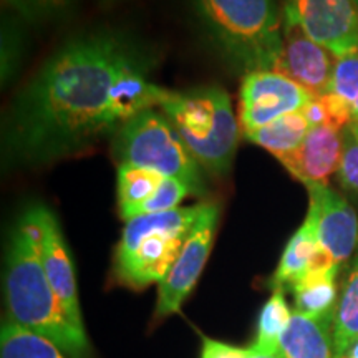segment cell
Wrapping results in <instances>:
<instances>
[{
  "label": "cell",
  "instance_id": "obj_1",
  "mask_svg": "<svg viewBox=\"0 0 358 358\" xmlns=\"http://www.w3.org/2000/svg\"><path fill=\"white\" fill-rule=\"evenodd\" d=\"M143 58L113 32L83 34L62 45L15 96L3 123L8 166H42L73 156L113 133L108 101L120 73Z\"/></svg>",
  "mask_w": 358,
  "mask_h": 358
},
{
  "label": "cell",
  "instance_id": "obj_2",
  "mask_svg": "<svg viewBox=\"0 0 358 358\" xmlns=\"http://www.w3.org/2000/svg\"><path fill=\"white\" fill-rule=\"evenodd\" d=\"M6 264L8 317L52 340L62 352L82 358L88 350L87 334L66 315L42 262L38 206L27 209L13 226Z\"/></svg>",
  "mask_w": 358,
  "mask_h": 358
},
{
  "label": "cell",
  "instance_id": "obj_3",
  "mask_svg": "<svg viewBox=\"0 0 358 358\" xmlns=\"http://www.w3.org/2000/svg\"><path fill=\"white\" fill-rule=\"evenodd\" d=\"M196 13L232 64L252 71H275L282 30L275 0H192Z\"/></svg>",
  "mask_w": 358,
  "mask_h": 358
},
{
  "label": "cell",
  "instance_id": "obj_4",
  "mask_svg": "<svg viewBox=\"0 0 358 358\" xmlns=\"http://www.w3.org/2000/svg\"><path fill=\"white\" fill-rule=\"evenodd\" d=\"M199 166L214 176L231 169L241 128L231 96L221 87L169 92L159 105Z\"/></svg>",
  "mask_w": 358,
  "mask_h": 358
},
{
  "label": "cell",
  "instance_id": "obj_5",
  "mask_svg": "<svg viewBox=\"0 0 358 358\" xmlns=\"http://www.w3.org/2000/svg\"><path fill=\"white\" fill-rule=\"evenodd\" d=\"M204 204L143 214L127 221L115 250L116 279L133 289L159 284L203 214Z\"/></svg>",
  "mask_w": 358,
  "mask_h": 358
},
{
  "label": "cell",
  "instance_id": "obj_6",
  "mask_svg": "<svg viewBox=\"0 0 358 358\" xmlns=\"http://www.w3.org/2000/svg\"><path fill=\"white\" fill-rule=\"evenodd\" d=\"M113 155L120 164L150 169L164 178L186 182L192 192H203L201 166L164 115L146 110L115 131Z\"/></svg>",
  "mask_w": 358,
  "mask_h": 358
},
{
  "label": "cell",
  "instance_id": "obj_7",
  "mask_svg": "<svg viewBox=\"0 0 358 358\" xmlns=\"http://www.w3.org/2000/svg\"><path fill=\"white\" fill-rule=\"evenodd\" d=\"M217 222L219 206L216 203H206L203 214L187 236L173 267L158 284V302H156L155 317L158 319L169 317L171 313H176L185 303L208 262Z\"/></svg>",
  "mask_w": 358,
  "mask_h": 358
},
{
  "label": "cell",
  "instance_id": "obj_8",
  "mask_svg": "<svg viewBox=\"0 0 358 358\" xmlns=\"http://www.w3.org/2000/svg\"><path fill=\"white\" fill-rule=\"evenodd\" d=\"M310 95L292 80L275 71H252L241 83V134L257 131L280 116L301 111Z\"/></svg>",
  "mask_w": 358,
  "mask_h": 358
},
{
  "label": "cell",
  "instance_id": "obj_9",
  "mask_svg": "<svg viewBox=\"0 0 358 358\" xmlns=\"http://www.w3.org/2000/svg\"><path fill=\"white\" fill-rule=\"evenodd\" d=\"M308 37L337 58L358 52V6L355 0H285Z\"/></svg>",
  "mask_w": 358,
  "mask_h": 358
},
{
  "label": "cell",
  "instance_id": "obj_10",
  "mask_svg": "<svg viewBox=\"0 0 358 358\" xmlns=\"http://www.w3.org/2000/svg\"><path fill=\"white\" fill-rule=\"evenodd\" d=\"M282 40L284 45L275 73L301 85L310 96L329 93L338 58L308 37L299 20L285 7Z\"/></svg>",
  "mask_w": 358,
  "mask_h": 358
},
{
  "label": "cell",
  "instance_id": "obj_11",
  "mask_svg": "<svg viewBox=\"0 0 358 358\" xmlns=\"http://www.w3.org/2000/svg\"><path fill=\"white\" fill-rule=\"evenodd\" d=\"M310 206L307 216L315 224L319 248L335 264H343L358 243V219L343 196L327 185L308 186Z\"/></svg>",
  "mask_w": 358,
  "mask_h": 358
},
{
  "label": "cell",
  "instance_id": "obj_12",
  "mask_svg": "<svg viewBox=\"0 0 358 358\" xmlns=\"http://www.w3.org/2000/svg\"><path fill=\"white\" fill-rule=\"evenodd\" d=\"M40 243H42V262L48 280L58 301L64 306L66 315L77 329L83 330L82 310H80L77 277L71 261L69 245L62 232L60 222L55 214L45 206H38Z\"/></svg>",
  "mask_w": 358,
  "mask_h": 358
},
{
  "label": "cell",
  "instance_id": "obj_13",
  "mask_svg": "<svg viewBox=\"0 0 358 358\" xmlns=\"http://www.w3.org/2000/svg\"><path fill=\"white\" fill-rule=\"evenodd\" d=\"M343 148V131L332 127L308 129L306 140L279 161L295 179L307 187L327 185L329 178L338 171Z\"/></svg>",
  "mask_w": 358,
  "mask_h": 358
},
{
  "label": "cell",
  "instance_id": "obj_14",
  "mask_svg": "<svg viewBox=\"0 0 358 358\" xmlns=\"http://www.w3.org/2000/svg\"><path fill=\"white\" fill-rule=\"evenodd\" d=\"M148 60L143 57L128 65L116 78L108 101L110 122L115 131L136 115L159 106L166 96L168 90L148 80Z\"/></svg>",
  "mask_w": 358,
  "mask_h": 358
},
{
  "label": "cell",
  "instance_id": "obj_15",
  "mask_svg": "<svg viewBox=\"0 0 358 358\" xmlns=\"http://www.w3.org/2000/svg\"><path fill=\"white\" fill-rule=\"evenodd\" d=\"M335 313L312 317L292 312L290 322L280 338L284 358H334Z\"/></svg>",
  "mask_w": 358,
  "mask_h": 358
},
{
  "label": "cell",
  "instance_id": "obj_16",
  "mask_svg": "<svg viewBox=\"0 0 358 358\" xmlns=\"http://www.w3.org/2000/svg\"><path fill=\"white\" fill-rule=\"evenodd\" d=\"M317 249H319V237H317L315 224L307 216L285 245L279 266L272 275V287L284 289L285 285L292 287L295 282L307 274Z\"/></svg>",
  "mask_w": 358,
  "mask_h": 358
},
{
  "label": "cell",
  "instance_id": "obj_17",
  "mask_svg": "<svg viewBox=\"0 0 358 358\" xmlns=\"http://www.w3.org/2000/svg\"><path fill=\"white\" fill-rule=\"evenodd\" d=\"M340 267L312 271L292 285L295 310L312 317L337 312V274Z\"/></svg>",
  "mask_w": 358,
  "mask_h": 358
},
{
  "label": "cell",
  "instance_id": "obj_18",
  "mask_svg": "<svg viewBox=\"0 0 358 358\" xmlns=\"http://www.w3.org/2000/svg\"><path fill=\"white\" fill-rule=\"evenodd\" d=\"M308 129L310 127H308L306 116L301 111H295V113L280 116L257 131L245 134V138L254 145L267 150L268 153H272L279 159L301 146V143L306 140Z\"/></svg>",
  "mask_w": 358,
  "mask_h": 358
},
{
  "label": "cell",
  "instance_id": "obj_19",
  "mask_svg": "<svg viewBox=\"0 0 358 358\" xmlns=\"http://www.w3.org/2000/svg\"><path fill=\"white\" fill-rule=\"evenodd\" d=\"M358 342V256L347 277L334 322V358L348 355Z\"/></svg>",
  "mask_w": 358,
  "mask_h": 358
},
{
  "label": "cell",
  "instance_id": "obj_20",
  "mask_svg": "<svg viewBox=\"0 0 358 358\" xmlns=\"http://www.w3.org/2000/svg\"><path fill=\"white\" fill-rule=\"evenodd\" d=\"M0 358H65L52 340L25 329L10 317L3 320Z\"/></svg>",
  "mask_w": 358,
  "mask_h": 358
},
{
  "label": "cell",
  "instance_id": "obj_21",
  "mask_svg": "<svg viewBox=\"0 0 358 358\" xmlns=\"http://www.w3.org/2000/svg\"><path fill=\"white\" fill-rule=\"evenodd\" d=\"M163 181L164 176H161L159 173L131 166V164H120L118 173H116L120 216L127 221L129 213L136 206L145 203L148 198H151Z\"/></svg>",
  "mask_w": 358,
  "mask_h": 358
},
{
  "label": "cell",
  "instance_id": "obj_22",
  "mask_svg": "<svg viewBox=\"0 0 358 358\" xmlns=\"http://www.w3.org/2000/svg\"><path fill=\"white\" fill-rule=\"evenodd\" d=\"M292 312L284 297V289H274V294L262 307L257 324V337L252 350L262 353L280 352V338L287 329Z\"/></svg>",
  "mask_w": 358,
  "mask_h": 358
},
{
  "label": "cell",
  "instance_id": "obj_23",
  "mask_svg": "<svg viewBox=\"0 0 358 358\" xmlns=\"http://www.w3.org/2000/svg\"><path fill=\"white\" fill-rule=\"evenodd\" d=\"M301 113L306 116L308 127H332L340 131L355 123L350 108L338 95L329 92L325 95L312 96Z\"/></svg>",
  "mask_w": 358,
  "mask_h": 358
},
{
  "label": "cell",
  "instance_id": "obj_24",
  "mask_svg": "<svg viewBox=\"0 0 358 358\" xmlns=\"http://www.w3.org/2000/svg\"><path fill=\"white\" fill-rule=\"evenodd\" d=\"M19 17L32 25H45L66 19L78 0H3Z\"/></svg>",
  "mask_w": 358,
  "mask_h": 358
},
{
  "label": "cell",
  "instance_id": "obj_25",
  "mask_svg": "<svg viewBox=\"0 0 358 358\" xmlns=\"http://www.w3.org/2000/svg\"><path fill=\"white\" fill-rule=\"evenodd\" d=\"M192 189L186 182L179 181V179L174 178H164V181L161 182V186L156 189V192L151 198H148L145 203L133 209L129 213V219L143 216V214H156V213H166L171 211V209L179 208L181 201L186 198L187 194H191Z\"/></svg>",
  "mask_w": 358,
  "mask_h": 358
},
{
  "label": "cell",
  "instance_id": "obj_26",
  "mask_svg": "<svg viewBox=\"0 0 358 358\" xmlns=\"http://www.w3.org/2000/svg\"><path fill=\"white\" fill-rule=\"evenodd\" d=\"M329 92L338 95L347 103L353 120L358 123V52L350 57L338 58Z\"/></svg>",
  "mask_w": 358,
  "mask_h": 358
},
{
  "label": "cell",
  "instance_id": "obj_27",
  "mask_svg": "<svg viewBox=\"0 0 358 358\" xmlns=\"http://www.w3.org/2000/svg\"><path fill=\"white\" fill-rule=\"evenodd\" d=\"M338 179L348 191L358 192V136L352 127L343 129V148L338 166Z\"/></svg>",
  "mask_w": 358,
  "mask_h": 358
},
{
  "label": "cell",
  "instance_id": "obj_28",
  "mask_svg": "<svg viewBox=\"0 0 358 358\" xmlns=\"http://www.w3.org/2000/svg\"><path fill=\"white\" fill-rule=\"evenodd\" d=\"M22 37L20 29L12 19L3 20L2 25V82L6 83L13 77L20 62Z\"/></svg>",
  "mask_w": 358,
  "mask_h": 358
},
{
  "label": "cell",
  "instance_id": "obj_29",
  "mask_svg": "<svg viewBox=\"0 0 358 358\" xmlns=\"http://www.w3.org/2000/svg\"><path fill=\"white\" fill-rule=\"evenodd\" d=\"M249 348L232 347L219 340L204 338L201 358H248Z\"/></svg>",
  "mask_w": 358,
  "mask_h": 358
},
{
  "label": "cell",
  "instance_id": "obj_30",
  "mask_svg": "<svg viewBox=\"0 0 358 358\" xmlns=\"http://www.w3.org/2000/svg\"><path fill=\"white\" fill-rule=\"evenodd\" d=\"M248 358H284V355H282V352L262 353V352H256V350H252V348H249Z\"/></svg>",
  "mask_w": 358,
  "mask_h": 358
},
{
  "label": "cell",
  "instance_id": "obj_31",
  "mask_svg": "<svg viewBox=\"0 0 358 358\" xmlns=\"http://www.w3.org/2000/svg\"><path fill=\"white\" fill-rule=\"evenodd\" d=\"M347 357H350V358H358V342L355 343V345L352 347V350L348 352V355Z\"/></svg>",
  "mask_w": 358,
  "mask_h": 358
},
{
  "label": "cell",
  "instance_id": "obj_32",
  "mask_svg": "<svg viewBox=\"0 0 358 358\" xmlns=\"http://www.w3.org/2000/svg\"><path fill=\"white\" fill-rule=\"evenodd\" d=\"M350 127H352V129H353V133H355L357 136H358V123H353V124H350Z\"/></svg>",
  "mask_w": 358,
  "mask_h": 358
},
{
  "label": "cell",
  "instance_id": "obj_33",
  "mask_svg": "<svg viewBox=\"0 0 358 358\" xmlns=\"http://www.w3.org/2000/svg\"><path fill=\"white\" fill-rule=\"evenodd\" d=\"M103 3H116V2H120V0H101Z\"/></svg>",
  "mask_w": 358,
  "mask_h": 358
},
{
  "label": "cell",
  "instance_id": "obj_34",
  "mask_svg": "<svg viewBox=\"0 0 358 358\" xmlns=\"http://www.w3.org/2000/svg\"><path fill=\"white\" fill-rule=\"evenodd\" d=\"M355 2H357V6H358V0H355Z\"/></svg>",
  "mask_w": 358,
  "mask_h": 358
},
{
  "label": "cell",
  "instance_id": "obj_35",
  "mask_svg": "<svg viewBox=\"0 0 358 358\" xmlns=\"http://www.w3.org/2000/svg\"><path fill=\"white\" fill-rule=\"evenodd\" d=\"M343 358H350V357H343Z\"/></svg>",
  "mask_w": 358,
  "mask_h": 358
}]
</instances>
